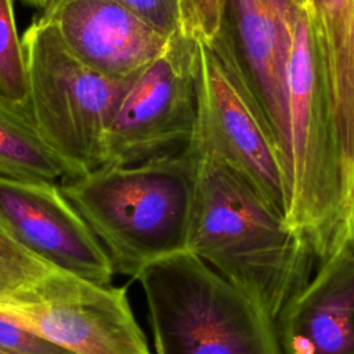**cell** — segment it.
Segmentation results:
<instances>
[{
	"label": "cell",
	"instance_id": "1",
	"mask_svg": "<svg viewBox=\"0 0 354 354\" xmlns=\"http://www.w3.org/2000/svg\"><path fill=\"white\" fill-rule=\"evenodd\" d=\"M195 158L185 250L253 299L274 321L308 281L315 254L243 176L188 144Z\"/></svg>",
	"mask_w": 354,
	"mask_h": 354
},
{
	"label": "cell",
	"instance_id": "2",
	"mask_svg": "<svg viewBox=\"0 0 354 354\" xmlns=\"http://www.w3.org/2000/svg\"><path fill=\"white\" fill-rule=\"evenodd\" d=\"M195 158L183 151L129 166H100L61 181L105 248L116 275L136 281L151 263L185 249Z\"/></svg>",
	"mask_w": 354,
	"mask_h": 354
},
{
	"label": "cell",
	"instance_id": "3",
	"mask_svg": "<svg viewBox=\"0 0 354 354\" xmlns=\"http://www.w3.org/2000/svg\"><path fill=\"white\" fill-rule=\"evenodd\" d=\"M0 319L71 354H153L124 285L97 283L51 263L1 223Z\"/></svg>",
	"mask_w": 354,
	"mask_h": 354
},
{
	"label": "cell",
	"instance_id": "4",
	"mask_svg": "<svg viewBox=\"0 0 354 354\" xmlns=\"http://www.w3.org/2000/svg\"><path fill=\"white\" fill-rule=\"evenodd\" d=\"M286 83L288 120L279 147L283 214L319 260L346 241V212L342 162L314 33L313 0H307L295 18Z\"/></svg>",
	"mask_w": 354,
	"mask_h": 354
},
{
	"label": "cell",
	"instance_id": "5",
	"mask_svg": "<svg viewBox=\"0 0 354 354\" xmlns=\"http://www.w3.org/2000/svg\"><path fill=\"white\" fill-rule=\"evenodd\" d=\"M136 281L153 354H282L275 321L192 252L151 263Z\"/></svg>",
	"mask_w": 354,
	"mask_h": 354
},
{
	"label": "cell",
	"instance_id": "6",
	"mask_svg": "<svg viewBox=\"0 0 354 354\" xmlns=\"http://www.w3.org/2000/svg\"><path fill=\"white\" fill-rule=\"evenodd\" d=\"M22 46L25 106L41 140L66 167V178L102 166L109 126L136 76L113 79L88 68L41 17L24 32Z\"/></svg>",
	"mask_w": 354,
	"mask_h": 354
},
{
	"label": "cell",
	"instance_id": "7",
	"mask_svg": "<svg viewBox=\"0 0 354 354\" xmlns=\"http://www.w3.org/2000/svg\"><path fill=\"white\" fill-rule=\"evenodd\" d=\"M189 144L231 166L283 213L285 191L275 137L224 26L213 41H199L198 119Z\"/></svg>",
	"mask_w": 354,
	"mask_h": 354
},
{
	"label": "cell",
	"instance_id": "8",
	"mask_svg": "<svg viewBox=\"0 0 354 354\" xmlns=\"http://www.w3.org/2000/svg\"><path fill=\"white\" fill-rule=\"evenodd\" d=\"M199 40L176 33L124 93L106 134L102 166H129L183 151L198 119Z\"/></svg>",
	"mask_w": 354,
	"mask_h": 354
},
{
	"label": "cell",
	"instance_id": "9",
	"mask_svg": "<svg viewBox=\"0 0 354 354\" xmlns=\"http://www.w3.org/2000/svg\"><path fill=\"white\" fill-rule=\"evenodd\" d=\"M0 223L25 246L86 279L112 283L111 259L61 183L0 176Z\"/></svg>",
	"mask_w": 354,
	"mask_h": 354
},
{
	"label": "cell",
	"instance_id": "10",
	"mask_svg": "<svg viewBox=\"0 0 354 354\" xmlns=\"http://www.w3.org/2000/svg\"><path fill=\"white\" fill-rule=\"evenodd\" d=\"M40 17L55 26L79 61L113 79L137 76L173 37L112 0H65L43 8Z\"/></svg>",
	"mask_w": 354,
	"mask_h": 354
},
{
	"label": "cell",
	"instance_id": "11",
	"mask_svg": "<svg viewBox=\"0 0 354 354\" xmlns=\"http://www.w3.org/2000/svg\"><path fill=\"white\" fill-rule=\"evenodd\" d=\"M318 261L275 319L282 354H354V248Z\"/></svg>",
	"mask_w": 354,
	"mask_h": 354
},
{
	"label": "cell",
	"instance_id": "12",
	"mask_svg": "<svg viewBox=\"0 0 354 354\" xmlns=\"http://www.w3.org/2000/svg\"><path fill=\"white\" fill-rule=\"evenodd\" d=\"M307 0H225L223 26L259 93L278 155L288 120V59L295 18Z\"/></svg>",
	"mask_w": 354,
	"mask_h": 354
},
{
	"label": "cell",
	"instance_id": "13",
	"mask_svg": "<svg viewBox=\"0 0 354 354\" xmlns=\"http://www.w3.org/2000/svg\"><path fill=\"white\" fill-rule=\"evenodd\" d=\"M313 18L342 162L347 224L354 210V0H313Z\"/></svg>",
	"mask_w": 354,
	"mask_h": 354
},
{
	"label": "cell",
	"instance_id": "14",
	"mask_svg": "<svg viewBox=\"0 0 354 354\" xmlns=\"http://www.w3.org/2000/svg\"><path fill=\"white\" fill-rule=\"evenodd\" d=\"M0 176L64 181L68 170L35 129L24 102L0 94Z\"/></svg>",
	"mask_w": 354,
	"mask_h": 354
},
{
	"label": "cell",
	"instance_id": "15",
	"mask_svg": "<svg viewBox=\"0 0 354 354\" xmlns=\"http://www.w3.org/2000/svg\"><path fill=\"white\" fill-rule=\"evenodd\" d=\"M0 94L24 104L28 97L26 64L14 0H0Z\"/></svg>",
	"mask_w": 354,
	"mask_h": 354
},
{
	"label": "cell",
	"instance_id": "16",
	"mask_svg": "<svg viewBox=\"0 0 354 354\" xmlns=\"http://www.w3.org/2000/svg\"><path fill=\"white\" fill-rule=\"evenodd\" d=\"M184 33L205 43L213 41L224 24L225 0H181Z\"/></svg>",
	"mask_w": 354,
	"mask_h": 354
},
{
	"label": "cell",
	"instance_id": "17",
	"mask_svg": "<svg viewBox=\"0 0 354 354\" xmlns=\"http://www.w3.org/2000/svg\"><path fill=\"white\" fill-rule=\"evenodd\" d=\"M65 0H47L43 8L54 7ZM116 1L142 19L149 22L158 30L166 36H174L178 32H184L183 26V8L181 0H112ZM41 8V10H43Z\"/></svg>",
	"mask_w": 354,
	"mask_h": 354
},
{
	"label": "cell",
	"instance_id": "18",
	"mask_svg": "<svg viewBox=\"0 0 354 354\" xmlns=\"http://www.w3.org/2000/svg\"><path fill=\"white\" fill-rule=\"evenodd\" d=\"M0 348L14 354H71L35 333L0 319Z\"/></svg>",
	"mask_w": 354,
	"mask_h": 354
},
{
	"label": "cell",
	"instance_id": "19",
	"mask_svg": "<svg viewBox=\"0 0 354 354\" xmlns=\"http://www.w3.org/2000/svg\"><path fill=\"white\" fill-rule=\"evenodd\" d=\"M346 239L354 248V210L350 214V218L346 225Z\"/></svg>",
	"mask_w": 354,
	"mask_h": 354
},
{
	"label": "cell",
	"instance_id": "20",
	"mask_svg": "<svg viewBox=\"0 0 354 354\" xmlns=\"http://www.w3.org/2000/svg\"><path fill=\"white\" fill-rule=\"evenodd\" d=\"M0 354H14V353H10V351H7V350H3V348H0Z\"/></svg>",
	"mask_w": 354,
	"mask_h": 354
}]
</instances>
